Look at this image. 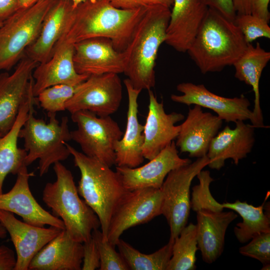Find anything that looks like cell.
Wrapping results in <instances>:
<instances>
[{
	"instance_id": "obj_1",
	"label": "cell",
	"mask_w": 270,
	"mask_h": 270,
	"mask_svg": "<svg viewBox=\"0 0 270 270\" xmlns=\"http://www.w3.org/2000/svg\"><path fill=\"white\" fill-rule=\"evenodd\" d=\"M148 8L125 10L114 6L110 0H86L74 8L60 39L74 44L93 38H108L122 52Z\"/></svg>"
},
{
	"instance_id": "obj_2",
	"label": "cell",
	"mask_w": 270,
	"mask_h": 270,
	"mask_svg": "<svg viewBox=\"0 0 270 270\" xmlns=\"http://www.w3.org/2000/svg\"><path fill=\"white\" fill-rule=\"evenodd\" d=\"M170 16L169 8H148L122 52L124 73L137 90H149L155 86L156 60L159 48L166 40Z\"/></svg>"
},
{
	"instance_id": "obj_3",
	"label": "cell",
	"mask_w": 270,
	"mask_h": 270,
	"mask_svg": "<svg viewBox=\"0 0 270 270\" xmlns=\"http://www.w3.org/2000/svg\"><path fill=\"white\" fill-rule=\"evenodd\" d=\"M248 44L234 21L208 8L198 32L187 50L203 74L220 72L232 66Z\"/></svg>"
},
{
	"instance_id": "obj_4",
	"label": "cell",
	"mask_w": 270,
	"mask_h": 270,
	"mask_svg": "<svg viewBox=\"0 0 270 270\" xmlns=\"http://www.w3.org/2000/svg\"><path fill=\"white\" fill-rule=\"evenodd\" d=\"M64 144L80 172L78 194L97 215L104 239L106 240L112 216L129 190L116 170L78 152L67 142Z\"/></svg>"
},
{
	"instance_id": "obj_5",
	"label": "cell",
	"mask_w": 270,
	"mask_h": 270,
	"mask_svg": "<svg viewBox=\"0 0 270 270\" xmlns=\"http://www.w3.org/2000/svg\"><path fill=\"white\" fill-rule=\"evenodd\" d=\"M56 180L48 182L42 200L54 215L60 218L65 230L74 240L84 242L100 226L99 219L84 200L80 198L72 172L61 162L54 164Z\"/></svg>"
},
{
	"instance_id": "obj_6",
	"label": "cell",
	"mask_w": 270,
	"mask_h": 270,
	"mask_svg": "<svg viewBox=\"0 0 270 270\" xmlns=\"http://www.w3.org/2000/svg\"><path fill=\"white\" fill-rule=\"evenodd\" d=\"M34 104L20 130L19 138H23L27 152L26 166L38 160L39 174L42 176L52 164L66 160L70 155L64 142L72 140V138L67 116L62 117L60 122L56 118V113H49V121L46 122L34 116Z\"/></svg>"
},
{
	"instance_id": "obj_7",
	"label": "cell",
	"mask_w": 270,
	"mask_h": 270,
	"mask_svg": "<svg viewBox=\"0 0 270 270\" xmlns=\"http://www.w3.org/2000/svg\"><path fill=\"white\" fill-rule=\"evenodd\" d=\"M55 0H40L20 8L0 26V70H10L36 40Z\"/></svg>"
},
{
	"instance_id": "obj_8",
	"label": "cell",
	"mask_w": 270,
	"mask_h": 270,
	"mask_svg": "<svg viewBox=\"0 0 270 270\" xmlns=\"http://www.w3.org/2000/svg\"><path fill=\"white\" fill-rule=\"evenodd\" d=\"M77 128L70 131L72 140L78 144L86 156L112 167L116 164L115 145L123 132L110 116H98L88 110L71 114Z\"/></svg>"
},
{
	"instance_id": "obj_9",
	"label": "cell",
	"mask_w": 270,
	"mask_h": 270,
	"mask_svg": "<svg viewBox=\"0 0 270 270\" xmlns=\"http://www.w3.org/2000/svg\"><path fill=\"white\" fill-rule=\"evenodd\" d=\"M208 162L206 156L170 171L160 188L161 214L170 226V238L174 240L187 224L190 210L191 183Z\"/></svg>"
},
{
	"instance_id": "obj_10",
	"label": "cell",
	"mask_w": 270,
	"mask_h": 270,
	"mask_svg": "<svg viewBox=\"0 0 270 270\" xmlns=\"http://www.w3.org/2000/svg\"><path fill=\"white\" fill-rule=\"evenodd\" d=\"M122 100V84L118 74L92 75L76 87L66 104V110L71 114L88 110L98 116H110L118 110Z\"/></svg>"
},
{
	"instance_id": "obj_11",
	"label": "cell",
	"mask_w": 270,
	"mask_h": 270,
	"mask_svg": "<svg viewBox=\"0 0 270 270\" xmlns=\"http://www.w3.org/2000/svg\"><path fill=\"white\" fill-rule=\"evenodd\" d=\"M162 203L160 188H146L129 191L112 216L108 240L116 246L125 230L148 222L160 215Z\"/></svg>"
},
{
	"instance_id": "obj_12",
	"label": "cell",
	"mask_w": 270,
	"mask_h": 270,
	"mask_svg": "<svg viewBox=\"0 0 270 270\" xmlns=\"http://www.w3.org/2000/svg\"><path fill=\"white\" fill-rule=\"evenodd\" d=\"M176 89L182 94H172L170 98L174 102L209 108L228 122L252 120V112L249 108L250 102L244 95L232 98L223 97L210 92L202 84L190 82L178 84Z\"/></svg>"
},
{
	"instance_id": "obj_13",
	"label": "cell",
	"mask_w": 270,
	"mask_h": 270,
	"mask_svg": "<svg viewBox=\"0 0 270 270\" xmlns=\"http://www.w3.org/2000/svg\"><path fill=\"white\" fill-rule=\"evenodd\" d=\"M37 65L36 62L25 56L12 74H0V133L2 135L14 124L32 86V74Z\"/></svg>"
},
{
	"instance_id": "obj_14",
	"label": "cell",
	"mask_w": 270,
	"mask_h": 270,
	"mask_svg": "<svg viewBox=\"0 0 270 270\" xmlns=\"http://www.w3.org/2000/svg\"><path fill=\"white\" fill-rule=\"evenodd\" d=\"M16 175L12 189L0 194V210L17 214L28 224L40 227L48 225L64 230L62 220L45 210L32 194L28 180L34 174L29 173L24 166Z\"/></svg>"
},
{
	"instance_id": "obj_15",
	"label": "cell",
	"mask_w": 270,
	"mask_h": 270,
	"mask_svg": "<svg viewBox=\"0 0 270 270\" xmlns=\"http://www.w3.org/2000/svg\"><path fill=\"white\" fill-rule=\"evenodd\" d=\"M0 222L10 236L16 253L14 270H28L37 253L58 236L62 230L45 228L18 220L14 214L0 210Z\"/></svg>"
},
{
	"instance_id": "obj_16",
	"label": "cell",
	"mask_w": 270,
	"mask_h": 270,
	"mask_svg": "<svg viewBox=\"0 0 270 270\" xmlns=\"http://www.w3.org/2000/svg\"><path fill=\"white\" fill-rule=\"evenodd\" d=\"M190 162V160L179 156L172 141L147 164L136 168L117 166L116 171L129 191L146 188H160L170 171Z\"/></svg>"
},
{
	"instance_id": "obj_17",
	"label": "cell",
	"mask_w": 270,
	"mask_h": 270,
	"mask_svg": "<svg viewBox=\"0 0 270 270\" xmlns=\"http://www.w3.org/2000/svg\"><path fill=\"white\" fill-rule=\"evenodd\" d=\"M74 44L60 39L51 56L46 62L37 65L32 72V92L35 97L52 86H76L90 76L76 72L74 64Z\"/></svg>"
},
{
	"instance_id": "obj_18",
	"label": "cell",
	"mask_w": 270,
	"mask_h": 270,
	"mask_svg": "<svg viewBox=\"0 0 270 270\" xmlns=\"http://www.w3.org/2000/svg\"><path fill=\"white\" fill-rule=\"evenodd\" d=\"M74 44V64L76 72L88 76L124 73L122 52L105 38H93Z\"/></svg>"
},
{
	"instance_id": "obj_19",
	"label": "cell",
	"mask_w": 270,
	"mask_h": 270,
	"mask_svg": "<svg viewBox=\"0 0 270 270\" xmlns=\"http://www.w3.org/2000/svg\"><path fill=\"white\" fill-rule=\"evenodd\" d=\"M148 91V112L144 125L142 154L150 160L176 138L180 126L176 124L182 120L184 116L176 112L166 114L163 103L158 102L151 90Z\"/></svg>"
},
{
	"instance_id": "obj_20",
	"label": "cell",
	"mask_w": 270,
	"mask_h": 270,
	"mask_svg": "<svg viewBox=\"0 0 270 270\" xmlns=\"http://www.w3.org/2000/svg\"><path fill=\"white\" fill-rule=\"evenodd\" d=\"M222 120L209 112H204L197 105L190 108L186 118L180 124L175 142L180 152L188 153L192 158L206 155L210 144L218 132Z\"/></svg>"
},
{
	"instance_id": "obj_21",
	"label": "cell",
	"mask_w": 270,
	"mask_h": 270,
	"mask_svg": "<svg viewBox=\"0 0 270 270\" xmlns=\"http://www.w3.org/2000/svg\"><path fill=\"white\" fill-rule=\"evenodd\" d=\"M235 124L234 128L226 126L212 140L206 155L210 168L220 170L228 158L237 165L252 151L255 142V128L243 120Z\"/></svg>"
},
{
	"instance_id": "obj_22",
	"label": "cell",
	"mask_w": 270,
	"mask_h": 270,
	"mask_svg": "<svg viewBox=\"0 0 270 270\" xmlns=\"http://www.w3.org/2000/svg\"><path fill=\"white\" fill-rule=\"evenodd\" d=\"M208 10L200 0H174L164 42L178 52H186Z\"/></svg>"
},
{
	"instance_id": "obj_23",
	"label": "cell",
	"mask_w": 270,
	"mask_h": 270,
	"mask_svg": "<svg viewBox=\"0 0 270 270\" xmlns=\"http://www.w3.org/2000/svg\"><path fill=\"white\" fill-rule=\"evenodd\" d=\"M128 96L127 120L122 138L115 145L116 164L136 168L144 161L142 146L144 126L138 120V98L141 92L133 87L127 78L124 80Z\"/></svg>"
},
{
	"instance_id": "obj_24",
	"label": "cell",
	"mask_w": 270,
	"mask_h": 270,
	"mask_svg": "<svg viewBox=\"0 0 270 270\" xmlns=\"http://www.w3.org/2000/svg\"><path fill=\"white\" fill-rule=\"evenodd\" d=\"M196 237L198 250L203 260L215 262L223 252L226 230L238 215L234 212L208 209L197 210Z\"/></svg>"
},
{
	"instance_id": "obj_25",
	"label": "cell",
	"mask_w": 270,
	"mask_h": 270,
	"mask_svg": "<svg viewBox=\"0 0 270 270\" xmlns=\"http://www.w3.org/2000/svg\"><path fill=\"white\" fill-rule=\"evenodd\" d=\"M82 258V242L62 230L34 257L28 270H80Z\"/></svg>"
},
{
	"instance_id": "obj_26",
	"label": "cell",
	"mask_w": 270,
	"mask_h": 270,
	"mask_svg": "<svg viewBox=\"0 0 270 270\" xmlns=\"http://www.w3.org/2000/svg\"><path fill=\"white\" fill-rule=\"evenodd\" d=\"M70 0H55L47 12L40 32L26 50V56L38 64L46 62L63 34L74 9Z\"/></svg>"
},
{
	"instance_id": "obj_27",
	"label": "cell",
	"mask_w": 270,
	"mask_h": 270,
	"mask_svg": "<svg viewBox=\"0 0 270 270\" xmlns=\"http://www.w3.org/2000/svg\"><path fill=\"white\" fill-rule=\"evenodd\" d=\"M36 97L30 88L22 105L16 120L11 128L4 134L0 133V194L3 192V184L6 176L17 174L24 166L27 152L18 146L19 133L27 119L31 106L36 102Z\"/></svg>"
},
{
	"instance_id": "obj_28",
	"label": "cell",
	"mask_w": 270,
	"mask_h": 270,
	"mask_svg": "<svg viewBox=\"0 0 270 270\" xmlns=\"http://www.w3.org/2000/svg\"><path fill=\"white\" fill-rule=\"evenodd\" d=\"M270 60V52L257 42L255 46L248 44L243 54L233 64L234 76L252 86L254 92V107L252 124L256 128H268L264 124L260 105V80L262 72Z\"/></svg>"
},
{
	"instance_id": "obj_29",
	"label": "cell",
	"mask_w": 270,
	"mask_h": 270,
	"mask_svg": "<svg viewBox=\"0 0 270 270\" xmlns=\"http://www.w3.org/2000/svg\"><path fill=\"white\" fill-rule=\"evenodd\" d=\"M269 196L268 192L264 202L258 206L238 200L222 204L224 208L232 210L242 218V222L234 228V234L239 242L246 243L261 233L270 232V204H266Z\"/></svg>"
},
{
	"instance_id": "obj_30",
	"label": "cell",
	"mask_w": 270,
	"mask_h": 270,
	"mask_svg": "<svg viewBox=\"0 0 270 270\" xmlns=\"http://www.w3.org/2000/svg\"><path fill=\"white\" fill-rule=\"evenodd\" d=\"M174 242V239L170 238L166 245L150 254L141 252L120 238L116 246L130 270H167Z\"/></svg>"
},
{
	"instance_id": "obj_31",
	"label": "cell",
	"mask_w": 270,
	"mask_h": 270,
	"mask_svg": "<svg viewBox=\"0 0 270 270\" xmlns=\"http://www.w3.org/2000/svg\"><path fill=\"white\" fill-rule=\"evenodd\" d=\"M198 250L196 226L191 222L186 224L174 238L167 270H196Z\"/></svg>"
},
{
	"instance_id": "obj_32",
	"label": "cell",
	"mask_w": 270,
	"mask_h": 270,
	"mask_svg": "<svg viewBox=\"0 0 270 270\" xmlns=\"http://www.w3.org/2000/svg\"><path fill=\"white\" fill-rule=\"evenodd\" d=\"M196 176L199 184L192 188L190 208L196 212L200 209L223 210L222 204L218 202L210 193V186L214 179L210 176V172L202 170Z\"/></svg>"
},
{
	"instance_id": "obj_33",
	"label": "cell",
	"mask_w": 270,
	"mask_h": 270,
	"mask_svg": "<svg viewBox=\"0 0 270 270\" xmlns=\"http://www.w3.org/2000/svg\"><path fill=\"white\" fill-rule=\"evenodd\" d=\"M76 87L66 84L51 86L40 92L37 100L48 114L66 110V104L72 96Z\"/></svg>"
},
{
	"instance_id": "obj_34",
	"label": "cell",
	"mask_w": 270,
	"mask_h": 270,
	"mask_svg": "<svg viewBox=\"0 0 270 270\" xmlns=\"http://www.w3.org/2000/svg\"><path fill=\"white\" fill-rule=\"evenodd\" d=\"M92 236L97 245L100 256V270H129L126 262L114 246L108 240H104L101 231L98 229L92 232Z\"/></svg>"
},
{
	"instance_id": "obj_35",
	"label": "cell",
	"mask_w": 270,
	"mask_h": 270,
	"mask_svg": "<svg viewBox=\"0 0 270 270\" xmlns=\"http://www.w3.org/2000/svg\"><path fill=\"white\" fill-rule=\"evenodd\" d=\"M234 22L248 44L260 38H270V27L265 20L252 14H236Z\"/></svg>"
},
{
	"instance_id": "obj_36",
	"label": "cell",
	"mask_w": 270,
	"mask_h": 270,
	"mask_svg": "<svg viewBox=\"0 0 270 270\" xmlns=\"http://www.w3.org/2000/svg\"><path fill=\"white\" fill-rule=\"evenodd\" d=\"M250 240L240 248V253L258 260L263 265L270 264V232L261 233Z\"/></svg>"
},
{
	"instance_id": "obj_37",
	"label": "cell",
	"mask_w": 270,
	"mask_h": 270,
	"mask_svg": "<svg viewBox=\"0 0 270 270\" xmlns=\"http://www.w3.org/2000/svg\"><path fill=\"white\" fill-rule=\"evenodd\" d=\"M270 0H232L236 14H252L260 17L269 22Z\"/></svg>"
},
{
	"instance_id": "obj_38",
	"label": "cell",
	"mask_w": 270,
	"mask_h": 270,
	"mask_svg": "<svg viewBox=\"0 0 270 270\" xmlns=\"http://www.w3.org/2000/svg\"><path fill=\"white\" fill-rule=\"evenodd\" d=\"M82 270H94L100 267V256L96 242L92 237L82 242Z\"/></svg>"
},
{
	"instance_id": "obj_39",
	"label": "cell",
	"mask_w": 270,
	"mask_h": 270,
	"mask_svg": "<svg viewBox=\"0 0 270 270\" xmlns=\"http://www.w3.org/2000/svg\"><path fill=\"white\" fill-rule=\"evenodd\" d=\"M115 7L125 10H134L162 6L169 8L172 6L174 0H110Z\"/></svg>"
},
{
	"instance_id": "obj_40",
	"label": "cell",
	"mask_w": 270,
	"mask_h": 270,
	"mask_svg": "<svg viewBox=\"0 0 270 270\" xmlns=\"http://www.w3.org/2000/svg\"><path fill=\"white\" fill-rule=\"evenodd\" d=\"M208 8H213L226 18L234 21L236 14L232 0H200Z\"/></svg>"
},
{
	"instance_id": "obj_41",
	"label": "cell",
	"mask_w": 270,
	"mask_h": 270,
	"mask_svg": "<svg viewBox=\"0 0 270 270\" xmlns=\"http://www.w3.org/2000/svg\"><path fill=\"white\" fill-rule=\"evenodd\" d=\"M16 264V255L12 250L0 245V270H14Z\"/></svg>"
},
{
	"instance_id": "obj_42",
	"label": "cell",
	"mask_w": 270,
	"mask_h": 270,
	"mask_svg": "<svg viewBox=\"0 0 270 270\" xmlns=\"http://www.w3.org/2000/svg\"><path fill=\"white\" fill-rule=\"evenodd\" d=\"M20 8L18 0H0V22H3Z\"/></svg>"
},
{
	"instance_id": "obj_43",
	"label": "cell",
	"mask_w": 270,
	"mask_h": 270,
	"mask_svg": "<svg viewBox=\"0 0 270 270\" xmlns=\"http://www.w3.org/2000/svg\"><path fill=\"white\" fill-rule=\"evenodd\" d=\"M40 0H18L22 8H28Z\"/></svg>"
},
{
	"instance_id": "obj_44",
	"label": "cell",
	"mask_w": 270,
	"mask_h": 270,
	"mask_svg": "<svg viewBox=\"0 0 270 270\" xmlns=\"http://www.w3.org/2000/svg\"><path fill=\"white\" fill-rule=\"evenodd\" d=\"M7 232L0 222V239L4 238L6 236Z\"/></svg>"
},
{
	"instance_id": "obj_45",
	"label": "cell",
	"mask_w": 270,
	"mask_h": 270,
	"mask_svg": "<svg viewBox=\"0 0 270 270\" xmlns=\"http://www.w3.org/2000/svg\"><path fill=\"white\" fill-rule=\"evenodd\" d=\"M70 0L73 4L74 8H76L78 4H81L82 2H84V1L86 0Z\"/></svg>"
},
{
	"instance_id": "obj_46",
	"label": "cell",
	"mask_w": 270,
	"mask_h": 270,
	"mask_svg": "<svg viewBox=\"0 0 270 270\" xmlns=\"http://www.w3.org/2000/svg\"><path fill=\"white\" fill-rule=\"evenodd\" d=\"M270 264H264L263 265V266L262 270H270Z\"/></svg>"
},
{
	"instance_id": "obj_47",
	"label": "cell",
	"mask_w": 270,
	"mask_h": 270,
	"mask_svg": "<svg viewBox=\"0 0 270 270\" xmlns=\"http://www.w3.org/2000/svg\"><path fill=\"white\" fill-rule=\"evenodd\" d=\"M2 22H0V26L2 25Z\"/></svg>"
}]
</instances>
